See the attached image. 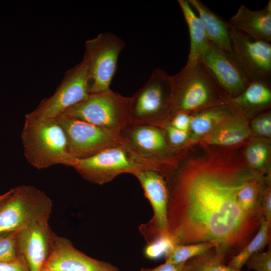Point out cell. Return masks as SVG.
<instances>
[{
  "label": "cell",
  "mask_w": 271,
  "mask_h": 271,
  "mask_svg": "<svg viewBox=\"0 0 271 271\" xmlns=\"http://www.w3.org/2000/svg\"><path fill=\"white\" fill-rule=\"evenodd\" d=\"M254 175L229 157L209 155L188 162L169 192V232L180 244L217 241L215 249L226 258L238 253L263 219L246 213L237 200L238 192Z\"/></svg>",
  "instance_id": "6da1fadb"
},
{
  "label": "cell",
  "mask_w": 271,
  "mask_h": 271,
  "mask_svg": "<svg viewBox=\"0 0 271 271\" xmlns=\"http://www.w3.org/2000/svg\"><path fill=\"white\" fill-rule=\"evenodd\" d=\"M21 139L27 161L38 169L57 164L69 167L73 159L68 152L64 131L55 119L25 118Z\"/></svg>",
  "instance_id": "7a4b0ae2"
},
{
  "label": "cell",
  "mask_w": 271,
  "mask_h": 271,
  "mask_svg": "<svg viewBox=\"0 0 271 271\" xmlns=\"http://www.w3.org/2000/svg\"><path fill=\"white\" fill-rule=\"evenodd\" d=\"M160 165L159 163L143 157L128 146H118L88 158H73L69 167L86 180L102 185L122 173L134 176L145 170L159 171Z\"/></svg>",
  "instance_id": "3957f363"
},
{
  "label": "cell",
  "mask_w": 271,
  "mask_h": 271,
  "mask_svg": "<svg viewBox=\"0 0 271 271\" xmlns=\"http://www.w3.org/2000/svg\"><path fill=\"white\" fill-rule=\"evenodd\" d=\"M171 111L189 112L214 105L221 101V89L201 60L186 64L177 74L171 75Z\"/></svg>",
  "instance_id": "277c9868"
},
{
  "label": "cell",
  "mask_w": 271,
  "mask_h": 271,
  "mask_svg": "<svg viewBox=\"0 0 271 271\" xmlns=\"http://www.w3.org/2000/svg\"><path fill=\"white\" fill-rule=\"evenodd\" d=\"M129 103L130 97L123 96L109 89L89 93L61 115L108 130L123 132L131 126Z\"/></svg>",
  "instance_id": "5b68a950"
},
{
  "label": "cell",
  "mask_w": 271,
  "mask_h": 271,
  "mask_svg": "<svg viewBox=\"0 0 271 271\" xmlns=\"http://www.w3.org/2000/svg\"><path fill=\"white\" fill-rule=\"evenodd\" d=\"M52 207L51 199L34 186L24 185L12 188L11 193L0 203V235L49 220Z\"/></svg>",
  "instance_id": "8992f818"
},
{
  "label": "cell",
  "mask_w": 271,
  "mask_h": 271,
  "mask_svg": "<svg viewBox=\"0 0 271 271\" xmlns=\"http://www.w3.org/2000/svg\"><path fill=\"white\" fill-rule=\"evenodd\" d=\"M54 119L64 131L68 152L73 158H88L112 147H130L129 142L123 132L62 115Z\"/></svg>",
  "instance_id": "52a82bcc"
},
{
  "label": "cell",
  "mask_w": 271,
  "mask_h": 271,
  "mask_svg": "<svg viewBox=\"0 0 271 271\" xmlns=\"http://www.w3.org/2000/svg\"><path fill=\"white\" fill-rule=\"evenodd\" d=\"M124 42L111 33H103L87 40L83 59L88 66V93H95L110 89L115 74L119 54Z\"/></svg>",
  "instance_id": "ba28073f"
},
{
  "label": "cell",
  "mask_w": 271,
  "mask_h": 271,
  "mask_svg": "<svg viewBox=\"0 0 271 271\" xmlns=\"http://www.w3.org/2000/svg\"><path fill=\"white\" fill-rule=\"evenodd\" d=\"M171 75L157 68L143 86L130 97L131 126L153 125L158 117L171 110Z\"/></svg>",
  "instance_id": "9c48e42d"
},
{
  "label": "cell",
  "mask_w": 271,
  "mask_h": 271,
  "mask_svg": "<svg viewBox=\"0 0 271 271\" xmlns=\"http://www.w3.org/2000/svg\"><path fill=\"white\" fill-rule=\"evenodd\" d=\"M89 94L88 66L85 59L68 70L54 94L42 100L25 118L54 119L84 99Z\"/></svg>",
  "instance_id": "30bf717a"
},
{
  "label": "cell",
  "mask_w": 271,
  "mask_h": 271,
  "mask_svg": "<svg viewBox=\"0 0 271 271\" xmlns=\"http://www.w3.org/2000/svg\"><path fill=\"white\" fill-rule=\"evenodd\" d=\"M229 28L231 55L252 81L270 84L271 44L245 35Z\"/></svg>",
  "instance_id": "8fae6325"
},
{
  "label": "cell",
  "mask_w": 271,
  "mask_h": 271,
  "mask_svg": "<svg viewBox=\"0 0 271 271\" xmlns=\"http://www.w3.org/2000/svg\"><path fill=\"white\" fill-rule=\"evenodd\" d=\"M139 180L153 209L152 219L140 227L147 242L168 231L169 191L164 178L155 170H145L134 175Z\"/></svg>",
  "instance_id": "7c38bea8"
},
{
  "label": "cell",
  "mask_w": 271,
  "mask_h": 271,
  "mask_svg": "<svg viewBox=\"0 0 271 271\" xmlns=\"http://www.w3.org/2000/svg\"><path fill=\"white\" fill-rule=\"evenodd\" d=\"M48 220L35 222L18 232L19 252L29 271H41L51 252L56 234Z\"/></svg>",
  "instance_id": "4fadbf2b"
},
{
  "label": "cell",
  "mask_w": 271,
  "mask_h": 271,
  "mask_svg": "<svg viewBox=\"0 0 271 271\" xmlns=\"http://www.w3.org/2000/svg\"><path fill=\"white\" fill-rule=\"evenodd\" d=\"M110 263L92 258L77 249L67 238H54L50 255L41 271H118Z\"/></svg>",
  "instance_id": "5bb4252c"
},
{
  "label": "cell",
  "mask_w": 271,
  "mask_h": 271,
  "mask_svg": "<svg viewBox=\"0 0 271 271\" xmlns=\"http://www.w3.org/2000/svg\"><path fill=\"white\" fill-rule=\"evenodd\" d=\"M201 60L223 90L235 97L250 83L229 53L210 43Z\"/></svg>",
  "instance_id": "9a60e30c"
},
{
  "label": "cell",
  "mask_w": 271,
  "mask_h": 271,
  "mask_svg": "<svg viewBox=\"0 0 271 271\" xmlns=\"http://www.w3.org/2000/svg\"><path fill=\"white\" fill-rule=\"evenodd\" d=\"M227 22L228 26L252 38L271 42V1L259 10H250L241 5Z\"/></svg>",
  "instance_id": "2e32d148"
},
{
  "label": "cell",
  "mask_w": 271,
  "mask_h": 271,
  "mask_svg": "<svg viewBox=\"0 0 271 271\" xmlns=\"http://www.w3.org/2000/svg\"><path fill=\"white\" fill-rule=\"evenodd\" d=\"M130 147L143 157L159 163L168 149L163 132L151 124L132 126L125 130Z\"/></svg>",
  "instance_id": "e0dca14e"
},
{
  "label": "cell",
  "mask_w": 271,
  "mask_h": 271,
  "mask_svg": "<svg viewBox=\"0 0 271 271\" xmlns=\"http://www.w3.org/2000/svg\"><path fill=\"white\" fill-rule=\"evenodd\" d=\"M202 21L209 41L229 53H231L229 28L223 20L200 0H188Z\"/></svg>",
  "instance_id": "ac0fdd59"
},
{
  "label": "cell",
  "mask_w": 271,
  "mask_h": 271,
  "mask_svg": "<svg viewBox=\"0 0 271 271\" xmlns=\"http://www.w3.org/2000/svg\"><path fill=\"white\" fill-rule=\"evenodd\" d=\"M178 3L187 24L190 35V47L186 63H195L201 60L210 42L202 21L188 0H178Z\"/></svg>",
  "instance_id": "d6986e66"
},
{
  "label": "cell",
  "mask_w": 271,
  "mask_h": 271,
  "mask_svg": "<svg viewBox=\"0 0 271 271\" xmlns=\"http://www.w3.org/2000/svg\"><path fill=\"white\" fill-rule=\"evenodd\" d=\"M203 137L206 144L230 146L239 143L250 134L245 121L240 119H226Z\"/></svg>",
  "instance_id": "ffe728a7"
},
{
  "label": "cell",
  "mask_w": 271,
  "mask_h": 271,
  "mask_svg": "<svg viewBox=\"0 0 271 271\" xmlns=\"http://www.w3.org/2000/svg\"><path fill=\"white\" fill-rule=\"evenodd\" d=\"M270 84L252 81L238 95L228 98L227 102L235 109L253 110L269 106L271 102Z\"/></svg>",
  "instance_id": "44dd1931"
},
{
  "label": "cell",
  "mask_w": 271,
  "mask_h": 271,
  "mask_svg": "<svg viewBox=\"0 0 271 271\" xmlns=\"http://www.w3.org/2000/svg\"><path fill=\"white\" fill-rule=\"evenodd\" d=\"M230 106H216L205 109L191 116L190 128L191 139L194 141L204 137L218 124L230 116Z\"/></svg>",
  "instance_id": "7402d4cb"
},
{
  "label": "cell",
  "mask_w": 271,
  "mask_h": 271,
  "mask_svg": "<svg viewBox=\"0 0 271 271\" xmlns=\"http://www.w3.org/2000/svg\"><path fill=\"white\" fill-rule=\"evenodd\" d=\"M271 223L262 219L253 237L238 253L232 256L227 265L241 270L247 260L255 253L260 252L270 241Z\"/></svg>",
  "instance_id": "603a6c76"
},
{
  "label": "cell",
  "mask_w": 271,
  "mask_h": 271,
  "mask_svg": "<svg viewBox=\"0 0 271 271\" xmlns=\"http://www.w3.org/2000/svg\"><path fill=\"white\" fill-rule=\"evenodd\" d=\"M262 183L260 178L254 175L239 191L237 200L241 209L249 215L262 219L260 210Z\"/></svg>",
  "instance_id": "cb8c5ba5"
},
{
  "label": "cell",
  "mask_w": 271,
  "mask_h": 271,
  "mask_svg": "<svg viewBox=\"0 0 271 271\" xmlns=\"http://www.w3.org/2000/svg\"><path fill=\"white\" fill-rule=\"evenodd\" d=\"M219 246V243L215 241L188 244H177L175 245L166 255L165 262L175 264L184 262Z\"/></svg>",
  "instance_id": "d4e9b609"
},
{
  "label": "cell",
  "mask_w": 271,
  "mask_h": 271,
  "mask_svg": "<svg viewBox=\"0 0 271 271\" xmlns=\"http://www.w3.org/2000/svg\"><path fill=\"white\" fill-rule=\"evenodd\" d=\"M225 257L213 248L186 261V271H244L225 264ZM248 271V270H246Z\"/></svg>",
  "instance_id": "484cf974"
},
{
  "label": "cell",
  "mask_w": 271,
  "mask_h": 271,
  "mask_svg": "<svg viewBox=\"0 0 271 271\" xmlns=\"http://www.w3.org/2000/svg\"><path fill=\"white\" fill-rule=\"evenodd\" d=\"M180 244L177 239L169 232L162 234L148 243L144 249L145 255L156 259L166 255L173 247Z\"/></svg>",
  "instance_id": "4316f807"
},
{
  "label": "cell",
  "mask_w": 271,
  "mask_h": 271,
  "mask_svg": "<svg viewBox=\"0 0 271 271\" xmlns=\"http://www.w3.org/2000/svg\"><path fill=\"white\" fill-rule=\"evenodd\" d=\"M18 231L0 235V263L23 261L18 250L17 244Z\"/></svg>",
  "instance_id": "83f0119b"
},
{
  "label": "cell",
  "mask_w": 271,
  "mask_h": 271,
  "mask_svg": "<svg viewBox=\"0 0 271 271\" xmlns=\"http://www.w3.org/2000/svg\"><path fill=\"white\" fill-rule=\"evenodd\" d=\"M247 161L253 169H260L264 166L268 156L267 147L260 142L250 144L245 153Z\"/></svg>",
  "instance_id": "f1b7e54d"
},
{
  "label": "cell",
  "mask_w": 271,
  "mask_h": 271,
  "mask_svg": "<svg viewBox=\"0 0 271 271\" xmlns=\"http://www.w3.org/2000/svg\"><path fill=\"white\" fill-rule=\"evenodd\" d=\"M248 271H271V247L265 252H258L251 255L245 264Z\"/></svg>",
  "instance_id": "f546056e"
},
{
  "label": "cell",
  "mask_w": 271,
  "mask_h": 271,
  "mask_svg": "<svg viewBox=\"0 0 271 271\" xmlns=\"http://www.w3.org/2000/svg\"><path fill=\"white\" fill-rule=\"evenodd\" d=\"M252 127L256 133L264 137L271 136V118L269 113L261 115L255 118Z\"/></svg>",
  "instance_id": "4dcf8cb0"
},
{
  "label": "cell",
  "mask_w": 271,
  "mask_h": 271,
  "mask_svg": "<svg viewBox=\"0 0 271 271\" xmlns=\"http://www.w3.org/2000/svg\"><path fill=\"white\" fill-rule=\"evenodd\" d=\"M166 131L170 143L174 146L184 144L188 138V132L179 130L170 123L165 126Z\"/></svg>",
  "instance_id": "1f68e13d"
},
{
  "label": "cell",
  "mask_w": 271,
  "mask_h": 271,
  "mask_svg": "<svg viewBox=\"0 0 271 271\" xmlns=\"http://www.w3.org/2000/svg\"><path fill=\"white\" fill-rule=\"evenodd\" d=\"M191 118V116L188 112H177L174 114L170 124L179 130L188 132L190 128Z\"/></svg>",
  "instance_id": "d6a6232c"
},
{
  "label": "cell",
  "mask_w": 271,
  "mask_h": 271,
  "mask_svg": "<svg viewBox=\"0 0 271 271\" xmlns=\"http://www.w3.org/2000/svg\"><path fill=\"white\" fill-rule=\"evenodd\" d=\"M260 210L263 219L271 223V191L268 187L262 195Z\"/></svg>",
  "instance_id": "836d02e7"
},
{
  "label": "cell",
  "mask_w": 271,
  "mask_h": 271,
  "mask_svg": "<svg viewBox=\"0 0 271 271\" xmlns=\"http://www.w3.org/2000/svg\"><path fill=\"white\" fill-rule=\"evenodd\" d=\"M142 271H186V261L177 264L165 262L156 267L143 269Z\"/></svg>",
  "instance_id": "e575fe53"
},
{
  "label": "cell",
  "mask_w": 271,
  "mask_h": 271,
  "mask_svg": "<svg viewBox=\"0 0 271 271\" xmlns=\"http://www.w3.org/2000/svg\"><path fill=\"white\" fill-rule=\"evenodd\" d=\"M0 271H29L23 261L0 263Z\"/></svg>",
  "instance_id": "d590c367"
},
{
  "label": "cell",
  "mask_w": 271,
  "mask_h": 271,
  "mask_svg": "<svg viewBox=\"0 0 271 271\" xmlns=\"http://www.w3.org/2000/svg\"><path fill=\"white\" fill-rule=\"evenodd\" d=\"M12 188L8 191L0 195V203L6 199L12 192Z\"/></svg>",
  "instance_id": "8d00e7d4"
}]
</instances>
